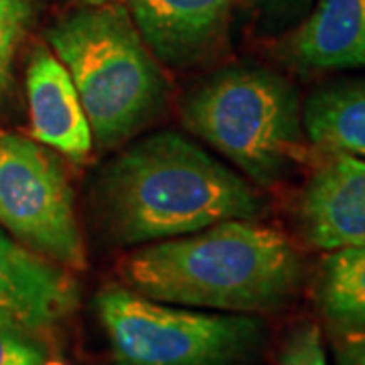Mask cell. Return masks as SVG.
I'll return each mask as SVG.
<instances>
[{
    "mask_svg": "<svg viewBox=\"0 0 365 365\" xmlns=\"http://www.w3.org/2000/svg\"><path fill=\"white\" fill-rule=\"evenodd\" d=\"M106 232L126 246L195 234L227 220H258L260 193L181 132L138 138L106 165L96 181Z\"/></svg>",
    "mask_w": 365,
    "mask_h": 365,
    "instance_id": "obj_1",
    "label": "cell"
},
{
    "mask_svg": "<svg viewBox=\"0 0 365 365\" xmlns=\"http://www.w3.org/2000/svg\"><path fill=\"white\" fill-rule=\"evenodd\" d=\"M122 276L153 300L252 314L278 309L297 292L302 262L287 235L256 220H227L146 244L124 258Z\"/></svg>",
    "mask_w": 365,
    "mask_h": 365,
    "instance_id": "obj_2",
    "label": "cell"
},
{
    "mask_svg": "<svg viewBox=\"0 0 365 365\" xmlns=\"http://www.w3.org/2000/svg\"><path fill=\"white\" fill-rule=\"evenodd\" d=\"M90 120L93 143L116 148L163 112L167 79L124 4L81 6L47 29Z\"/></svg>",
    "mask_w": 365,
    "mask_h": 365,
    "instance_id": "obj_3",
    "label": "cell"
},
{
    "mask_svg": "<svg viewBox=\"0 0 365 365\" xmlns=\"http://www.w3.org/2000/svg\"><path fill=\"white\" fill-rule=\"evenodd\" d=\"M185 126L258 185L280 181L302 146V108L294 86L270 69L234 66L187 93Z\"/></svg>",
    "mask_w": 365,
    "mask_h": 365,
    "instance_id": "obj_4",
    "label": "cell"
},
{
    "mask_svg": "<svg viewBox=\"0 0 365 365\" xmlns=\"http://www.w3.org/2000/svg\"><path fill=\"white\" fill-rule=\"evenodd\" d=\"M96 311L116 365H242L264 335L250 314L195 311L124 287L98 292Z\"/></svg>",
    "mask_w": 365,
    "mask_h": 365,
    "instance_id": "obj_5",
    "label": "cell"
},
{
    "mask_svg": "<svg viewBox=\"0 0 365 365\" xmlns=\"http://www.w3.org/2000/svg\"><path fill=\"white\" fill-rule=\"evenodd\" d=\"M0 225L63 268L88 264L66 169L47 146L16 134H0Z\"/></svg>",
    "mask_w": 365,
    "mask_h": 365,
    "instance_id": "obj_6",
    "label": "cell"
},
{
    "mask_svg": "<svg viewBox=\"0 0 365 365\" xmlns=\"http://www.w3.org/2000/svg\"><path fill=\"white\" fill-rule=\"evenodd\" d=\"M79 290L63 266L41 256L0 225V313L47 333L76 311Z\"/></svg>",
    "mask_w": 365,
    "mask_h": 365,
    "instance_id": "obj_7",
    "label": "cell"
},
{
    "mask_svg": "<svg viewBox=\"0 0 365 365\" xmlns=\"http://www.w3.org/2000/svg\"><path fill=\"white\" fill-rule=\"evenodd\" d=\"M297 213L302 235L317 248L365 246V158L331 153L304 185Z\"/></svg>",
    "mask_w": 365,
    "mask_h": 365,
    "instance_id": "obj_8",
    "label": "cell"
},
{
    "mask_svg": "<svg viewBox=\"0 0 365 365\" xmlns=\"http://www.w3.org/2000/svg\"><path fill=\"white\" fill-rule=\"evenodd\" d=\"M235 0H130V14L148 49L170 67L213 55Z\"/></svg>",
    "mask_w": 365,
    "mask_h": 365,
    "instance_id": "obj_9",
    "label": "cell"
},
{
    "mask_svg": "<svg viewBox=\"0 0 365 365\" xmlns=\"http://www.w3.org/2000/svg\"><path fill=\"white\" fill-rule=\"evenodd\" d=\"M26 102L35 140L71 160L91 153L93 134L67 67L47 47L37 45L26 66Z\"/></svg>",
    "mask_w": 365,
    "mask_h": 365,
    "instance_id": "obj_10",
    "label": "cell"
},
{
    "mask_svg": "<svg viewBox=\"0 0 365 365\" xmlns=\"http://www.w3.org/2000/svg\"><path fill=\"white\" fill-rule=\"evenodd\" d=\"M284 57L311 71L365 67V0H319L288 39Z\"/></svg>",
    "mask_w": 365,
    "mask_h": 365,
    "instance_id": "obj_11",
    "label": "cell"
},
{
    "mask_svg": "<svg viewBox=\"0 0 365 365\" xmlns=\"http://www.w3.org/2000/svg\"><path fill=\"white\" fill-rule=\"evenodd\" d=\"M309 140L327 153L365 158V79L321 88L302 108Z\"/></svg>",
    "mask_w": 365,
    "mask_h": 365,
    "instance_id": "obj_12",
    "label": "cell"
},
{
    "mask_svg": "<svg viewBox=\"0 0 365 365\" xmlns=\"http://www.w3.org/2000/svg\"><path fill=\"white\" fill-rule=\"evenodd\" d=\"M319 304L341 331L365 329V246L335 250L323 260Z\"/></svg>",
    "mask_w": 365,
    "mask_h": 365,
    "instance_id": "obj_13",
    "label": "cell"
},
{
    "mask_svg": "<svg viewBox=\"0 0 365 365\" xmlns=\"http://www.w3.org/2000/svg\"><path fill=\"white\" fill-rule=\"evenodd\" d=\"M33 14V0H0V100L6 91L16 47Z\"/></svg>",
    "mask_w": 365,
    "mask_h": 365,
    "instance_id": "obj_14",
    "label": "cell"
},
{
    "mask_svg": "<svg viewBox=\"0 0 365 365\" xmlns=\"http://www.w3.org/2000/svg\"><path fill=\"white\" fill-rule=\"evenodd\" d=\"M47 361L39 335L0 313V365H43Z\"/></svg>",
    "mask_w": 365,
    "mask_h": 365,
    "instance_id": "obj_15",
    "label": "cell"
},
{
    "mask_svg": "<svg viewBox=\"0 0 365 365\" xmlns=\"http://www.w3.org/2000/svg\"><path fill=\"white\" fill-rule=\"evenodd\" d=\"M278 365H327L325 345L313 323L294 327L280 353Z\"/></svg>",
    "mask_w": 365,
    "mask_h": 365,
    "instance_id": "obj_16",
    "label": "cell"
},
{
    "mask_svg": "<svg viewBox=\"0 0 365 365\" xmlns=\"http://www.w3.org/2000/svg\"><path fill=\"white\" fill-rule=\"evenodd\" d=\"M337 365H365V329L343 331L337 341Z\"/></svg>",
    "mask_w": 365,
    "mask_h": 365,
    "instance_id": "obj_17",
    "label": "cell"
},
{
    "mask_svg": "<svg viewBox=\"0 0 365 365\" xmlns=\"http://www.w3.org/2000/svg\"><path fill=\"white\" fill-rule=\"evenodd\" d=\"M81 6H106V4H124L130 0H76Z\"/></svg>",
    "mask_w": 365,
    "mask_h": 365,
    "instance_id": "obj_18",
    "label": "cell"
},
{
    "mask_svg": "<svg viewBox=\"0 0 365 365\" xmlns=\"http://www.w3.org/2000/svg\"><path fill=\"white\" fill-rule=\"evenodd\" d=\"M43 365H66V364H61V361H45Z\"/></svg>",
    "mask_w": 365,
    "mask_h": 365,
    "instance_id": "obj_19",
    "label": "cell"
},
{
    "mask_svg": "<svg viewBox=\"0 0 365 365\" xmlns=\"http://www.w3.org/2000/svg\"><path fill=\"white\" fill-rule=\"evenodd\" d=\"M0 134H2V132H0Z\"/></svg>",
    "mask_w": 365,
    "mask_h": 365,
    "instance_id": "obj_20",
    "label": "cell"
}]
</instances>
